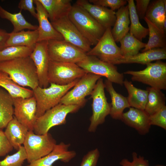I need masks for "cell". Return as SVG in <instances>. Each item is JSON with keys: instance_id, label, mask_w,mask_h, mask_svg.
Listing matches in <instances>:
<instances>
[{"instance_id": "obj_1", "label": "cell", "mask_w": 166, "mask_h": 166, "mask_svg": "<svg viewBox=\"0 0 166 166\" xmlns=\"http://www.w3.org/2000/svg\"><path fill=\"white\" fill-rule=\"evenodd\" d=\"M0 71L7 73L21 86L33 90L39 86L36 69L30 56L0 62Z\"/></svg>"}, {"instance_id": "obj_2", "label": "cell", "mask_w": 166, "mask_h": 166, "mask_svg": "<svg viewBox=\"0 0 166 166\" xmlns=\"http://www.w3.org/2000/svg\"><path fill=\"white\" fill-rule=\"evenodd\" d=\"M68 17L91 45L97 44L106 30L85 9L76 3L72 5Z\"/></svg>"}, {"instance_id": "obj_3", "label": "cell", "mask_w": 166, "mask_h": 166, "mask_svg": "<svg viewBox=\"0 0 166 166\" xmlns=\"http://www.w3.org/2000/svg\"><path fill=\"white\" fill-rule=\"evenodd\" d=\"M79 79L65 85L50 83L49 86L47 88H41L38 86L32 90L33 96L37 102V118L47 110L59 104L62 98L73 88Z\"/></svg>"}, {"instance_id": "obj_4", "label": "cell", "mask_w": 166, "mask_h": 166, "mask_svg": "<svg viewBox=\"0 0 166 166\" xmlns=\"http://www.w3.org/2000/svg\"><path fill=\"white\" fill-rule=\"evenodd\" d=\"M80 108L77 105L59 103L37 118L33 131L37 135L46 134L52 127L65 124L68 114L76 112Z\"/></svg>"}, {"instance_id": "obj_5", "label": "cell", "mask_w": 166, "mask_h": 166, "mask_svg": "<svg viewBox=\"0 0 166 166\" xmlns=\"http://www.w3.org/2000/svg\"><path fill=\"white\" fill-rule=\"evenodd\" d=\"M140 71L128 70L124 74L131 75L133 81L140 82L160 90L166 89V63L160 60L146 65Z\"/></svg>"}, {"instance_id": "obj_6", "label": "cell", "mask_w": 166, "mask_h": 166, "mask_svg": "<svg viewBox=\"0 0 166 166\" xmlns=\"http://www.w3.org/2000/svg\"><path fill=\"white\" fill-rule=\"evenodd\" d=\"M28 163L38 160L47 155L57 144L56 140L49 132L45 134H36L29 131L23 144Z\"/></svg>"}, {"instance_id": "obj_7", "label": "cell", "mask_w": 166, "mask_h": 166, "mask_svg": "<svg viewBox=\"0 0 166 166\" xmlns=\"http://www.w3.org/2000/svg\"><path fill=\"white\" fill-rule=\"evenodd\" d=\"M47 42L50 61L77 64L87 56L81 49L64 40H51Z\"/></svg>"}, {"instance_id": "obj_8", "label": "cell", "mask_w": 166, "mask_h": 166, "mask_svg": "<svg viewBox=\"0 0 166 166\" xmlns=\"http://www.w3.org/2000/svg\"><path fill=\"white\" fill-rule=\"evenodd\" d=\"M87 73L76 64L49 60L48 80L49 84L65 85L80 79Z\"/></svg>"}, {"instance_id": "obj_9", "label": "cell", "mask_w": 166, "mask_h": 166, "mask_svg": "<svg viewBox=\"0 0 166 166\" xmlns=\"http://www.w3.org/2000/svg\"><path fill=\"white\" fill-rule=\"evenodd\" d=\"M105 88L103 80L101 78L97 81L90 95L93 101L92 114L88 129L90 132H95L97 127L105 122L106 117L109 114L111 105L107 102Z\"/></svg>"}, {"instance_id": "obj_10", "label": "cell", "mask_w": 166, "mask_h": 166, "mask_svg": "<svg viewBox=\"0 0 166 166\" xmlns=\"http://www.w3.org/2000/svg\"><path fill=\"white\" fill-rule=\"evenodd\" d=\"M101 76L90 73L79 79L73 88L62 98L59 103L83 107L86 102L85 97L90 95L97 81Z\"/></svg>"}, {"instance_id": "obj_11", "label": "cell", "mask_w": 166, "mask_h": 166, "mask_svg": "<svg viewBox=\"0 0 166 166\" xmlns=\"http://www.w3.org/2000/svg\"><path fill=\"white\" fill-rule=\"evenodd\" d=\"M87 73L104 76L112 82L123 85L124 77L114 65L103 61L93 56L87 55L81 61L76 64Z\"/></svg>"}, {"instance_id": "obj_12", "label": "cell", "mask_w": 166, "mask_h": 166, "mask_svg": "<svg viewBox=\"0 0 166 166\" xmlns=\"http://www.w3.org/2000/svg\"><path fill=\"white\" fill-rule=\"evenodd\" d=\"M111 29H106L97 44L86 53L87 55L95 56L103 61L115 65L124 57L120 47L113 37Z\"/></svg>"}, {"instance_id": "obj_13", "label": "cell", "mask_w": 166, "mask_h": 166, "mask_svg": "<svg viewBox=\"0 0 166 166\" xmlns=\"http://www.w3.org/2000/svg\"><path fill=\"white\" fill-rule=\"evenodd\" d=\"M51 23L65 41L80 48L86 53L91 49L90 43L81 34L68 15Z\"/></svg>"}, {"instance_id": "obj_14", "label": "cell", "mask_w": 166, "mask_h": 166, "mask_svg": "<svg viewBox=\"0 0 166 166\" xmlns=\"http://www.w3.org/2000/svg\"><path fill=\"white\" fill-rule=\"evenodd\" d=\"M14 116L29 131L33 130L37 120V102L35 97H13Z\"/></svg>"}, {"instance_id": "obj_15", "label": "cell", "mask_w": 166, "mask_h": 166, "mask_svg": "<svg viewBox=\"0 0 166 166\" xmlns=\"http://www.w3.org/2000/svg\"><path fill=\"white\" fill-rule=\"evenodd\" d=\"M47 45L46 41L37 42L30 56L36 69L39 86L44 88L48 87L49 84L48 78L49 59Z\"/></svg>"}, {"instance_id": "obj_16", "label": "cell", "mask_w": 166, "mask_h": 166, "mask_svg": "<svg viewBox=\"0 0 166 166\" xmlns=\"http://www.w3.org/2000/svg\"><path fill=\"white\" fill-rule=\"evenodd\" d=\"M38 22V42L51 40H64L61 35L53 27L49 20L47 13L38 0H34Z\"/></svg>"}, {"instance_id": "obj_17", "label": "cell", "mask_w": 166, "mask_h": 166, "mask_svg": "<svg viewBox=\"0 0 166 166\" xmlns=\"http://www.w3.org/2000/svg\"><path fill=\"white\" fill-rule=\"evenodd\" d=\"M76 3L85 9L106 29L112 28L116 20V12L110 9L94 5L87 0H78Z\"/></svg>"}, {"instance_id": "obj_18", "label": "cell", "mask_w": 166, "mask_h": 166, "mask_svg": "<svg viewBox=\"0 0 166 166\" xmlns=\"http://www.w3.org/2000/svg\"><path fill=\"white\" fill-rule=\"evenodd\" d=\"M70 144L61 142L57 144L53 150L45 156L32 162L27 166H53L56 161L69 162L76 155V152L69 150Z\"/></svg>"}, {"instance_id": "obj_19", "label": "cell", "mask_w": 166, "mask_h": 166, "mask_svg": "<svg viewBox=\"0 0 166 166\" xmlns=\"http://www.w3.org/2000/svg\"><path fill=\"white\" fill-rule=\"evenodd\" d=\"M121 120L141 135H145L149 131V115L144 110L130 107L128 111L123 113Z\"/></svg>"}, {"instance_id": "obj_20", "label": "cell", "mask_w": 166, "mask_h": 166, "mask_svg": "<svg viewBox=\"0 0 166 166\" xmlns=\"http://www.w3.org/2000/svg\"><path fill=\"white\" fill-rule=\"evenodd\" d=\"M104 83L111 99L109 115L114 119L121 120L124 109L130 107L127 98L115 91L112 82L106 79Z\"/></svg>"}, {"instance_id": "obj_21", "label": "cell", "mask_w": 166, "mask_h": 166, "mask_svg": "<svg viewBox=\"0 0 166 166\" xmlns=\"http://www.w3.org/2000/svg\"><path fill=\"white\" fill-rule=\"evenodd\" d=\"M166 0H156L150 2L145 18L165 33L164 25L166 22Z\"/></svg>"}, {"instance_id": "obj_22", "label": "cell", "mask_w": 166, "mask_h": 166, "mask_svg": "<svg viewBox=\"0 0 166 166\" xmlns=\"http://www.w3.org/2000/svg\"><path fill=\"white\" fill-rule=\"evenodd\" d=\"M166 59V48H156L138 53L132 57L122 58L117 61L115 65L131 63L146 65L153 61Z\"/></svg>"}, {"instance_id": "obj_23", "label": "cell", "mask_w": 166, "mask_h": 166, "mask_svg": "<svg viewBox=\"0 0 166 166\" xmlns=\"http://www.w3.org/2000/svg\"><path fill=\"white\" fill-rule=\"evenodd\" d=\"M5 133L13 148L18 150L23 144L29 131L14 116L6 127Z\"/></svg>"}, {"instance_id": "obj_24", "label": "cell", "mask_w": 166, "mask_h": 166, "mask_svg": "<svg viewBox=\"0 0 166 166\" xmlns=\"http://www.w3.org/2000/svg\"><path fill=\"white\" fill-rule=\"evenodd\" d=\"M46 11L51 22L68 15L72 5L71 0H38Z\"/></svg>"}, {"instance_id": "obj_25", "label": "cell", "mask_w": 166, "mask_h": 166, "mask_svg": "<svg viewBox=\"0 0 166 166\" xmlns=\"http://www.w3.org/2000/svg\"><path fill=\"white\" fill-rule=\"evenodd\" d=\"M39 37L37 30L9 33V37L6 43V47L24 46L34 48Z\"/></svg>"}, {"instance_id": "obj_26", "label": "cell", "mask_w": 166, "mask_h": 166, "mask_svg": "<svg viewBox=\"0 0 166 166\" xmlns=\"http://www.w3.org/2000/svg\"><path fill=\"white\" fill-rule=\"evenodd\" d=\"M115 12L116 18L111 32L115 41L118 42L129 30L130 20L128 5L121 7Z\"/></svg>"}, {"instance_id": "obj_27", "label": "cell", "mask_w": 166, "mask_h": 166, "mask_svg": "<svg viewBox=\"0 0 166 166\" xmlns=\"http://www.w3.org/2000/svg\"><path fill=\"white\" fill-rule=\"evenodd\" d=\"M123 85L128 93L127 98L130 107L144 110L148 101V90L135 87L126 79L124 80Z\"/></svg>"}, {"instance_id": "obj_28", "label": "cell", "mask_w": 166, "mask_h": 166, "mask_svg": "<svg viewBox=\"0 0 166 166\" xmlns=\"http://www.w3.org/2000/svg\"><path fill=\"white\" fill-rule=\"evenodd\" d=\"M13 97L6 90L0 87V128H6L14 117Z\"/></svg>"}, {"instance_id": "obj_29", "label": "cell", "mask_w": 166, "mask_h": 166, "mask_svg": "<svg viewBox=\"0 0 166 166\" xmlns=\"http://www.w3.org/2000/svg\"><path fill=\"white\" fill-rule=\"evenodd\" d=\"M0 87L7 91L13 97L29 98L33 96V91L19 85L6 73L0 71Z\"/></svg>"}, {"instance_id": "obj_30", "label": "cell", "mask_w": 166, "mask_h": 166, "mask_svg": "<svg viewBox=\"0 0 166 166\" xmlns=\"http://www.w3.org/2000/svg\"><path fill=\"white\" fill-rule=\"evenodd\" d=\"M0 17L10 21L13 26L12 32L16 33L25 29L30 30H37L38 26L34 25L28 22L22 13V10L18 13H12L4 9L0 5Z\"/></svg>"}, {"instance_id": "obj_31", "label": "cell", "mask_w": 166, "mask_h": 166, "mask_svg": "<svg viewBox=\"0 0 166 166\" xmlns=\"http://www.w3.org/2000/svg\"><path fill=\"white\" fill-rule=\"evenodd\" d=\"M128 3L130 26L129 33L140 41L148 34V28L144 27L139 21L133 0H127Z\"/></svg>"}, {"instance_id": "obj_32", "label": "cell", "mask_w": 166, "mask_h": 166, "mask_svg": "<svg viewBox=\"0 0 166 166\" xmlns=\"http://www.w3.org/2000/svg\"><path fill=\"white\" fill-rule=\"evenodd\" d=\"M144 19L148 27L149 37L148 42L142 52L154 48H166L165 33L161 31L146 18Z\"/></svg>"}, {"instance_id": "obj_33", "label": "cell", "mask_w": 166, "mask_h": 166, "mask_svg": "<svg viewBox=\"0 0 166 166\" xmlns=\"http://www.w3.org/2000/svg\"><path fill=\"white\" fill-rule=\"evenodd\" d=\"M120 47L124 58L134 56L142 49L144 48L146 43L140 41L129 32L127 33L120 41Z\"/></svg>"}, {"instance_id": "obj_34", "label": "cell", "mask_w": 166, "mask_h": 166, "mask_svg": "<svg viewBox=\"0 0 166 166\" xmlns=\"http://www.w3.org/2000/svg\"><path fill=\"white\" fill-rule=\"evenodd\" d=\"M147 90L148 101L144 110L149 116L165 105L166 97L160 90L151 87H147Z\"/></svg>"}, {"instance_id": "obj_35", "label": "cell", "mask_w": 166, "mask_h": 166, "mask_svg": "<svg viewBox=\"0 0 166 166\" xmlns=\"http://www.w3.org/2000/svg\"><path fill=\"white\" fill-rule=\"evenodd\" d=\"M33 49L24 46H9L0 50V62L30 56Z\"/></svg>"}, {"instance_id": "obj_36", "label": "cell", "mask_w": 166, "mask_h": 166, "mask_svg": "<svg viewBox=\"0 0 166 166\" xmlns=\"http://www.w3.org/2000/svg\"><path fill=\"white\" fill-rule=\"evenodd\" d=\"M27 155L23 146H21L15 153L8 155L0 161V166H22L27 160Z\"/></svg>"}, {"instance_id": "obj_37", "label": "cell", "mask_w": 166, "mask_h": 166, "mask_svg": "<svg viewBox=\"0 0 166 166\" xmlns=\"http://www.w3.org/2000/svg\"><path fill=\"white\" fill-rule=\"evenodd\" d=\"M151 125H156L166 130V106L164 105L154 114L149 116Z\"/></svg>"}, {"instance_id": "obj_38", "label": "cell", "mask_w": 166, "mask_h": 166, "mask_svg": "<svg viewBox=\"0 0 166 166\" xmlns=\"http://www.w3.org/2000/svg\"><path fill=\"white\" fill-rule=\"evenodd\" d=\"M90 3L103 7H109L115 11L125 6L127 2L125 0H89Z\"/></svg>"}, {"instance_id": "obj_39", "label": "cell", "mask_w": 166, "mask_h": 166, "mask_svg": "<svg viewBox=\"0 0 166 166\" xmlns=\"http://www.w3.org/2000/svg\"><path fill=\"white\" fill-rule=\"evenodd\" d=\"M132 161L126 158L122 159L120 162L119 166H149L148 160L143 156H138L136 152H132Z\"/></svg>"}, {"instance_id": "obj_40", "label": "cell", "mask_w": 166, "mask_h": 166, "mask_svg": "<svg viewBox=\"0 0 166 166\" xmlns=\"http://www.w3.org/2000/svg\"><path fill=\"white\" fill-rule=\"evenodd\" d=\"M99 156L98 148L89 151L83 156L80 166H96Z\"/></svg>"}, {"instance_id": "obj_41", "label": "cell", "mask_w": 166, "mask_h": 166, "mask_svg": "<svg viewBox=\"0 0 166 166\" xmlns=\"http://www.w3.org/2000/svg\"><path fill=\"white\" fill-rule=\"evenodd\" d=\"M2 130L0 128V157L6 156L14 148Z\"/></svg>"}, {"instance_id": "obj_42", "label": "cell", "mask_w": 166, "mask_h": 166, "mask_svg": "<svg viewBox=\"0 0 166 166\" xmlns=\"http://www.w3.org/2000/svg\"><path fill=\"white\" fill-rule=\"evenodd\" d=\"M34 4V0H21L18 4V7L20 10L28 11L33 17L37 19V13Z\"/></svg>"}, {"instance_id": "obj_43", "label": "cell", "mask_w": 166, "mask_h": 166, "mask_svg": "<svg viewBox=\"0 0 166 166\" xmlns=\"http://www.w3.org/2000/svg\"><path fill=\"white\" fill-rule=\"evenodd\" d=\"M136 9L137 14L140 19H144L148 6L150 2V0H136Z\"/></svg>"}, {"instance_id": "obj_44", "label": "cell", "mask_w": 166, "mask_h": 166, "mask_svg": "<svg viewBox=\"0 0 166 166\" xmlns=\"http://www.w3.org/2000/svg\"><path fill=\"white\" fill-rule=\"evenodd\" d=\"M9 33L6 30L0 29V50L6 47V43L9 37Z\"/></svg>"}, {"instance_id": "obj_45", "label": "cell", "mask_w": 166, "mask_h": 166, "mask_svg": "<svg viewBox=\"0 0 166 166\" xmlns=\"http://www.w3.org/2000/svg\"><path fill=\"white\" fill-rule=\"evenodd\" d=\"M155 166H164V165H156Z\"/></svg>"}]
</instances>
